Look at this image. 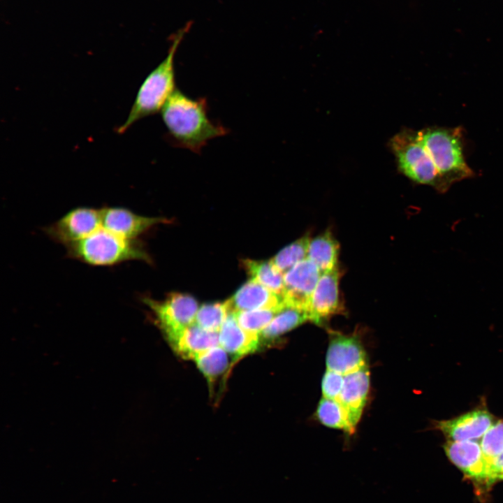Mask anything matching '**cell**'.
Returning <instances> with one entry per match:
<instances>
[{
  "instance_id": "52a82bcc",
  "label": "cell",
  "mask_w": 503,
  "mask_h": 503,
  "mask_svg": "<svg viewBox=\"0 0 503 503\" xmlns=\"http://www.w3.org/2000/svg\"><path fill=\"white\" fill-rule=\"evenodd\" d=\"M102 226L101 209L77 207L45 228L53 240L67 247L90 235Z\"/></svg>"
},
{
  "instance_id": "7a4b0ae2",
  "label": "cell",
  "mask_w": 503,
  "mask_h": 503,
  "mask_svg": "<svg viewBox=\"0 0 503 503\" xmlns=\"http://www.w3.org/2000/svg\"><path fill=\"white\" fill-rule=\"evenodd\" d=\"M419 131L420 138L443 182L452 184L474 177L464 155L462 129L433 126Z\"/></svg>"
},
{
  "instance_id": "44dd1931",
  "label": "cell",
  "mask_w": 503,
  "mask_h": 503,
  "mask_svg": "<svg viewBox=\"0 0 503 503\" xmlns=\"http://www.w3.org/2000/svg\"><path fill=\"white\" fill-rule=\"evenodd\" d=\"M192 360L210 385L213 384L219 377L229 370L228 352L219 345L197 354Z\"/></svg>"
},
{
  "instance_id": "ac0fdd59",
  "label": "cell",
  "mask_w": 503,
  "mask_h": 503,
  "mask_svg": "<svg viewBox=\"0 0 503 503\" xmlns=\"http://www.w3.org/2000/svg\"><path fill=\"white\" fill-rule=\"evenodd\" d=\"M307 320L309 319L306 311L285 305L260 334L261 346L274 343L279 337Z\"/></svg>"
},
{
  "instance_id": "30bf717a",
  "label": "cell",
  "mask_w": 503,
  "mask_h": 503,
  "mask_svg": "<svg viewBox=\"0 0 503 503\" xmlns=\"http://www.w3.org/2000/svg\"><path fill=\"white\" fill-rule=\"evenodd\" d=\"M326 363L327 370L343 375L367 365L366 353L358 336L332 334Z\"/></svg>"
},
{
  "instance_id": "277c9868",
  "label": "cell",
  "mask_w": 503,
  "mask_h": 503,
  "mask_svg": "<svg viewBox=\"0 0 503 503\" xmlns=\"http://www.w3.org/2000/svg\"><path fill=\"white\" fill-rule=\"evenodd\" d=\"M184 31L174 39L166 57L146 77L136 94L126 121L117 133L126 131L137 121L161 110L175 90V57Z\"/></svg>"
},
{
  "instance_id": "cb8c5ba5",
  "label": "cell",
  "mask_w": 503,
  "mask_h": 503,
  "mask_svg": "<svg viewBox=\"0 0 503 503\" xmlns=\"http://www.w3.org/2000/svg\"><path fill=\"white\" fill-rule=\"evenodd\" d=\"M316 416L319 421L326 426L342 429L351 434L345 410L340 403L335 400L323 398L319 403Z\"/></svg>"
},
{
  "instance_id": "7402d4cb",
  "label": "cell",
  "mask_w": 503,
  "mask_h": 503,
  "mask_svg": "<svg viewBox=\"0 0 503 503\" xmlns=\"http://www.w3.org/2000/svg\"><path fill=\"white\" fill-rule=\"evenodd\" d=\"M309 235H305L283 248L271 259L274 265L284 275L298 263L307 258Z\"/></svg>"
},
{
  "instance_id": "484cf974",
  "label": "cell",
  "mask_w": 503,
  "mask_h": 503,
  "mask_svg": "<svg viewBox=\"0 0 503 503\" xmlns=\"http://www.w3.org/2000/svg\"><path fill=\"white\" fill-rule=\"evenodd\" d=\"M483 456L490 467L503 450V419L496 420L483 435L480 442Z\"/></svg>"
},
{
  "instance_id": "4316f807",
  "label": "cell",
  "mask_w": 503,
  "mask_h": 503,
  "mask_svg": "<svg viewBox=\"0 0 503 503\" xmlns=\"http://www.w3.org/2000/svg\"><path fill=\"white\" fill-rule=\"evenodd\" d=\"M344 384V375L330 370L325 372L321 388L323 397L330 400H337Z\"/></svg>"
},
{
  "instance_id": "7c38bea8",
  "label": "cell",
  "mask_w": 503,
  "mask_h": 503,
  "mask_svg": "<svg viewBox=\"0 0 503 503\" xmlns=\"http://www.w3.org/2000/svg\"><path fill=\"white\" fill-rule=\"evenodd\" d=\"M101 212L103 228L133 240H136L154 226L167 221L163 218L139 215L122 207H105L101 209Z\"/></svg>"
},
{
  "instance_id": "d4e9b609",
  "label": "cell",
  "mask_w": 503,
  "mask_h": 503,
  "mask_svg": "<svg viewBox=\"0 0 503 503\" xmlns=\"http://www.w3.org/2000/svg\"><path fill=\"white\" fill-rule=\"evenodd\" d=\"M282 309L272 308L233 312L242 328L251 334L260 335Z\"/></svg>"
},
{
  "instance_id": "4fadbf2b",
  "label": "cell",
  "mask_w": 503,
  "mask_h": 503,
  "mask_svg": "<svg viewBox=\"0 0 503 503\" xmlns=\"http://www.w3.org/2000/svg\"><path fill=\"white\" fill-rule=\"evenodd\" d=\"M339 280L337 268L321 273L307 310L309 320L321 325L340 310Z\"/></svg>"
},
{
  "instance_id": "ffe728a7",
  "label": "cell",
  "mask_w": 503,
  "mask_h": 503,
  "mask_svg": "<svg viewBox=\"0 0 503 503\" xmlns=\"http://www.w3.org/2000/svg\"><path fill=\"white\" fill-rule=\"evenodd\" d=\"M242 264L251 279L282 297L284 291V275L274 265L271 260L263 261L245 259Z\"/></svg>"
},
{
  "instance_id": "d6986e66",
  "label": "cell",
  "mask_w": 503,
  "mask_h": 503,
  "mask_svg": "<svg viewBox=\"0 0 503 503\" xmlns=\"http://www.w3.org/2000/svg\"><path fill=\"white\" fill-rule=\"evenodd\" d=\"M340 246L332 233L327 231L310 240L307 259L314 263L321 273L337 268Z\"/></svg>"
},
{
  "instance_id": "3957f363",
  "label": "cell",
  "mask_w": 503,
  "mask_h": 503,
  "mask_svg": "<svg viewBox=\"0 0 503 503\" xmlns=\"http://www.w3.org/2000/svg\"><path fill=\"white\" fill-rule=\"evenodd\" d=\"M68 256L93 266H112L129 261H150L138 242L120 237L102 226L87 238L66 247Z\"/></svg>"
},
{
  "instance_id": "83f0119b",
  "label": "cell",
  "mask_w": 503,
  "mask_h": 503,
  "mask_svg": "<svg viewBox=\"0 0 503 503\" xmlns=\"http://www.w3.org/2000/svg\"><path fill=\"white\" fill-rule=\"evenodd\" d=\"M490 479L492 484L497 481L503 480V450L490 465Z\"/></svg>"
},
{
  "instance_id": "8fae6325",
  "label": "cell",
  "mask_w": 503,
  "mask_h": 503,
  "mask_svg": "<svg viewBox=\"0 0 503 503\" xmlns=\"http://www.w3.org/2000/svg\"><path fill=\"white\" fill-rule=\"evenodd\" d=\"M495 421L486 407H479L451 419L436 421L434 425L448 440L467 441L483 437Z\"/></svg>"
},
{
  "instance_id": "e0dca14e",
  "label": "cell",
  "mask_w": 503,
  "mask_h": 503,
  "mask_svg": "<svg viewBox=\"0 0 503 503\" xmlns=\"http://www.w3.org/2000/svg\"><path fill=\"white\" fill-rule=\"evenodd\" d=\"M174 351L185 359L219 345V333L204 330L194 323L169 342Z\"/></svg>"
},
{
  "instance_id": "5b68a950",
  "label": "cell",
  "mask_w": 503,
  "mask_h": 503,
  "mask_svg": "<svg viewBox=\"0 0 503 503\" xmlns=\"http://www.w3.org/2000/svg\"><path fill=\"white\" fill-rule=\"evenodd\" d=\"M390 145L399 169L409 179L431 186L442 194L449 190L423 145L418 131L402 130L391 138Z\"/></svg>"
},
{
  "instance_id": "6da1fadb",
  "label": "cell",
  "mask_w": 503,
  "mask_h": 503,
  "mask_svg": "<svg viewBox=\"0 0 503 503\" xmlns=\"http://www.w3.org/2000/svg\"><path fill=\"white\" fill-rule=\"evenodd\" d=\"M205 98L193 99L175 89L161 110L169 142L199 154L208 141L226 135L228 129L208 116Z\"/></svg>"
},
{
  "instance_id": "ba28073f",
  "label": "cell",
  "mask_w": 503,
  "mask_h": 503,
  "mask_svg": "<svg viewBox=\"0 0 503 503\" xmlns=\"http://www.w3.org/2000/svg\"><path fill=\"white\" fill-rule=\"evenodd\" d=\"M444 449L449 459L471 480L486 487L492 485L490 467L479 443L474 440H447Z\"/></svg>"
},
{
  "instance_id": "603a6c76",
  "label": "cell",
  "mask_w": 503,
  "mask_h": 503,
  "mask_svg": "<svg viewBox=\"0 0 503 503\" xmlns=\"http://www.w3.org/2000/svg\"><path fill=\"white\" fill-rule=\"evenodd\" d=\"M231 312L228 301L203 305L195 318V324L201 328L219 332L227 316Z\"/></svg>"
},
{
  "instance_id": "8992f818",
  "label": "cell",
  "mask_w": 503,
  "mask_h": 503,
  "mask_svg": "<svg viewBox=\"0 0 503 503\" xmlns=\"http://www.w3.org/2000/svg\"><path fill=\"white\" fill-rule=\"evenodd\" d=\"M143 301L150 309L168 342L195 323L198 303L188 294L172 293L163 300L145 297Z\"/></svg>"
},
{
  "instance_id": "9a60e30c",
  "label": "cell",
  "mask_w": 503,
  "mask_h": 503,
  "mask_svg": "<svg viewBox=\"0 0 503 503\" xmlns=\"http://www.w3.org/2000/svg\"><path fill=\"white\" fill-rule=\"evenodd\" d=\"M231 312L260 309H283V298L250 279L228 300Z\"/></svg>"
},
{
  "instance_id": "9c48e42d",
  "label": "cell",
  "mask_w": 503,
  "mask_h": 503,
  "mask_svg": "<svg viewBox=\"0 0 503 503\" xmlns=\"http://www.w3.org/2000/svg\"><path fill=\"white\" fill-rule=\"evenodd\" d=\"M321 275L316 265L307 258L286 272L282 295L284 305L307 312Z\"/></svg>"
},
{
  "instance_id": "2e32d148",
  "label": "cell",
  "mask_w": 503,
  "mask_h": 503,
  "mask_svg": "<svg viewBox=\"0 0 503 503\" xmlns=\"http://www.w3.org/2000/svg\"><path fill=\"white\" fill-rule=\"evenodd\" d=\"M219 346L236 359L256 351L261 347L259 335L242 328L233 312L224 321L219 332Z\"/></svg>"
},
{
  "instance_id": "5bb4252c",
  "label": "cell",
  "mask_w": 503,
  "mask_h": 503,
  "mask_svg": "<svg viewBox=\"0 0 503 503\" xmlns=\"http://www.w3.org/2000/svg\"><path fill=\"white\" fill-rule=\"evenodd\" d=\"M370 388L368 366L344 375V384L337 399L346 411L347 420L353 432L366 404Z\"/></svg>"
}]
</instances>
